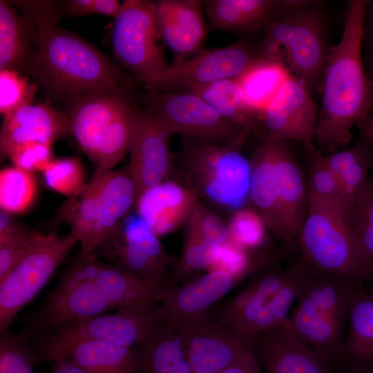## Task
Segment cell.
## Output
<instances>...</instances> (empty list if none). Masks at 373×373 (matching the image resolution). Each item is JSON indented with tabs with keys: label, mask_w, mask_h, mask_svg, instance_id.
I'll list each match as a JSON object with an SVG mask.
<instances>
[{
	"label": "cell",
	"mask_w": 373,
	"mask_h": 373,
	"mask_svg": "<svg viewBox=\"0 0 373 373\" xmlns=\"http://www.w3.org/2000/svg\"><path fill=\"white\" fill-rule=\"evenodd\" d=\"M39 235L24 228L18 234L0 243V281L28 254Z\"/></svg>",
	"instance_id": "cell-46"
},
{
	"label": "cell",
	"mask_w": 373,
	"mask_h": 373,
	"mask_svg": "<svg viewBox=\"0 0 373 373\" xmlns=\"http://www.w3.org/2000/svg\"><path fill=\"white\" fill-rule=\"evenodd\" d=\"M102 172L95 171L90 180L79 191L69 196L59 209L56 224H68L81 244L79 254L86 255L97 219Z\"/></svg>",
	"instance_id": "cell-31"
},
{
	"label": "cell",
	"mask_w": 373,
	"mask_h": 373,
	"mask_svg": "<svg viewBox=\"0 0 373 373\" xmlns=\"http://www.w3.org/2000/svg\"><path fill=\"white\" fill-rule=\"evenodd\" d=\"M128 102L121 87L88 95L68 104L70 132L93 162L104 133Z\"/></svg>",
	"instance_id": "cell-22"
},
{
	"label": "cell",
	"mask_w": 373,
	"mask_h": 373,
	"mask_svg": "<svg viewBox=\"0 0 373 373\" xmlns=\"http://www.w3.org/2000/svg\"><path fill=\"white\" fill-rule=\"evenodd\" d=\"M309 0H207L204 13L213 28L230 32L263 30L274 19Z\"/></svg>",
	"instance_id": "cell-21"
},
{
	"label": "cell",
	"mask_w": 373,
	"mask_h": 373,
	"mask_svg": "<svg viewBox=\"0 0 373 373\" xmlns=\"http://www.w3.org/2000/svg\"><path fill=\"white\" fill-rule=\"evenodd\" d=\"M242 280L224 271L211 270L179 285H172L160 303L159 323L175 329L208 314L210 308Z\"/></svg>",
	"instance_id": "cell-16"
},
{
	"label": "cell",
	"mask_w": 373,
	"mask_h": 373,
	"mask_svg": "<svg viewBox=\"0 0 373 373\" xmlns=\"http://www.w3.org/2000/svg\"><path fill=\"white\" fill-rule=\"evenodd\" d=\"M347 325L343 350L338 357L373 372V287L357 289Z\"/></svg>",
	"instance_id": "cell-28"
},
{
	"label": "cell",
	"mask_w": 373,
	"mask_h": 373,
	"mask_svg": "<svg viewBox=\"0 0 373 373\" xmlns=\"http://www.w3.org/2000/svg\"><path fill=\"white\" fill-rule=\"evenodd\" d=\"M298 237L300 260L314 272L338 275L358 289L365 287L355 238L344 213L309 204Z\"/></svg>",
	"instance_id": "cell-6"
},
{
	"label": "cell",
	"mask_w": 373,
	"mask_h": 373,
	"mask_svg": "<svg viewBox=\"0 0 373 373\" xmlns=\"http://www.w3.org/2000/svg\"><path fill=\"white\" fill-rule=\"evenodd\" d=\"M242 144H209L182 137L180 153L184 184L221 211H235L249 201L251 163Z\"/></svg>",
	"instance_id": "cell-4"
},
{
	"label": "cell",
	"mask_w": 373,
	"mask_h": 373,
	"mask_svg": "<svg viewBox=\"0 0 373 373\" xmlns=\"http://www.w3.org/2000/svg\"><path fill=\"white\" fill-rule=\"evenodd\" d=\"M321 1H311L271 21L258 44L264 55L283 61L313 94L319 90L329 46Z\"/></svg>",
	"instance_id": "cell-5"
},
{
	"label": "cell",
	"mask_w": 373,
	"mask_h": 373,
	"mask_svg": "<svg viewBox=\"0 0 373 373\" xmlns=\"http://www.w3.org/2000/svg\"><path fill=\"white\" fill-rule=\"evenodd\" d=\"M95 0H70L64 3L66 11L74 16L94 14Z\"/></svg>",
	"instance_id": "cell-52"
},
{
	"label": "cell",
	"mask_w": 373,
	"mask_h": 373,
	"mask_svg": "<svg viewBox=\"0 0 373 373\" xmlns=\"http://www.w3.org/2000/svg\"><path fill=\"white\" fill-rule=\"evenodd\" d=\"M220 373H262L254 350Z\"/></svg>",
	"instance_id": "cell-50"
},
{
	"label": "cell",
	"mask_w": 373,
	"mask_h": 373,
	"mask_svg": "<svg viewBox=\"0 0 373 373\" xmlns=\"http://www.w3.org/2000/svg\"><path fill=\"white\" fill-rule=\"evenodd\" d=\"M347 319L296 305L289 316L296 337L307 347L332 362L342 353Z\"/></svg>",
	"instance_id": "cell-25"
},
{
	"label": "cell",
	"mask_w": 373,
	"mask_h": 373,
	"mask_svg": "<svg viewBox=\"0 0 373 373\" xmlns=\"http://www.w3.org/2000/svg\"><path fill=\"white\" fill-rule=\"evenodd\" d=\"M53 362L50 373H86L68 358H59Z\"/></svg>",
	"instance_id": "cell-54"
},
{
	"label": "cell",
	"mask_w": 373,
	"mask_h": 373,
	"mask_svg": "<svg viewBox=\"0 0 373 373\" xmlns=\"http://www.w3.org/2000/svg\"><path fill=\"white\" fill-rule=\"evenodd\" d=\"M317 118L312 93L289 75L260 113L253 131L260 140L299 142L311 155L318 151L314 144Z\"/></svg>",
	"instance_id": "cell-13"
},
{
	"label": "cell",
	"mask_w": 373,
	"mask_h": 373,
	"mask_svg": "<svg viewBox=\"0 0 373 373\" xmlns=\"http://www.w3.org/2000/svg\"><path fill=\"white\" fill-rule=\"evenodd\" d=\"M193 212L208 243L213 246H220L229 241L227 224L199 198L193 207Z\"/></svg>",
	"instance_id": "cell-48"
},
{
	"label": "cell",
	"mask_w": 373,
	"mask_h": 373,
	"mask_svg": "<svg viewBox=\"0 0 373 373\" xmlns=\"http://www.w3.org/2000/svg\"><path fill=\"white\" fill-rule=\"evenodd\" d=\"M264 59H270L263 54L258 41L240 40L193 58L173 61L144 84L149 90L157 92L190 90L221 79L238 77Z\"/></svg>",
	"instance_id": "cell-11"
},
{
	"label": "cell",
	"mask_w": 373,
	"mask_h": 373,
	"mask_svg": "<svg viewBox=\"0 0 373 373\" xmlns=\"http://www.w3.org/2000/svg\"><path fill=\"white\" fill-rule=\"evenodd\" d=\"M122 8L117 0H95L94 14L116 18Z\"/></svg>",
	"instance_id": "cell-53"
},
{
	"label": "cell",
	"mask_w": 373,
	"mask_h": 373,
	"mask_svg": "<svg viewBox=\"0 0 373 373\" xmlns=\"http://www.w3.org/2000/svg\"><path fill=\"white\" fill-rule=\"evenodd\" d=\"M175 329L192 373H220L254 350L251 341L208 314Z\"/></svg>",
	"instance_id": "cell-14"
},
{
	"label": "cell",
	"mask_w": 373,
	"mask_h": 373,
	"mask_svg": "<svg viewBox=\"0 0 373 373\" xmlns=\"http://www.w3.org/2000/svg\"><path fill=\"white\" fill-rule=\"evenodd\" d=\"M31 40L22 19L9 2L0 1V70L21 73L30 66Z\"/></svg>",
	"instance_id": "cell-33"
},
{
	"label": "cell",
	"mask_w": 373,
	"mask_h": 373,
	"mask_svg": "<svg viewBox=\"0 0 373 373\" xmlns=\"http://www.w3.org/2000/svg\"><path fill=\"white\" fill-rule=\"evenodd\" d=\"M50 144L28 142L15 148L8 157L15 166L32 173L44 171L52 160Z\"/></svg>",
	"instance_id": "cell-47"
},
{
	"label": "cell",
	"mask_w": 373,
	"mask_h": 373,
	"mask_svg": "<svg viewBox=\"0 0 373 373\" xmlns=\"http://www.w3.org/2000/svg\"><path fill=\"white\" fill-rule=\"evenodd\" d=\"M276 141L260 140L250 160L249 201L275 238L279 233L276 175Z\"/></svg>",
	"instance_id": "cell-26"
},
{
	"label": "cell",
	"mask_w": 373,
	"mask_h": 373,
	"mask_svg": "<svg viewBox=\"0 0 373 373\" xmlns=\"http://www.w3.org/2000/svg\"><path fill=\"white\" fill-rule=\"evenodd\" d=\"M37 85L30 84L28 78L17 71L0 70V112L8 115L17 109L32 104Z\"/></svg>",
	"instance_id": "cell-45"
},
{
	"label": "cell",
	"mask_w": 373,
	"mask_h": 373,
	"mask_svg": "<svg viewBox=\"0 0 373 373\" xmlns=\"http://www.w3.org/2000/svg\"><path fill=\"white\" fill-rule=\"evenodd\" d=\"M365 282L373 283V178L358 203L348 213Z\"/></svg>",
	"instance_id": "cell-39"
},
{
	"label": "cell",
	"mask_w": 373,
	"mask_h": 373,
	"mask_svg": "<svg viewBox=\"0 0 373 373\" xmlns=\"http://www.w3.org/2000/svg\"><path fill=\"white\" fill-rule=\"evenodd\" d=\"M371 287H373V285H372Z\"/></svg>",
	"instance_id": "cell-57"
},
{
	"label": "cell",
	"mask_w": 373,
	"mask_h": 373,
	"mask_svg": "<svg viewBox=\"0 0 373 373\" xmlns=\"http://www.w3.org/2000/svg\"><path fill=\"white\" fill-rule=\"evenodd\" d=\"M276 175L279 216L277 239L287 243L298 236L308 211L307 181L288 142L276 141Z\"/></svg>",
	"instance_id": "cell-20"
},
{
	"label": "cell",
	"mask_w": 373,
	"mask_h": 373,
	"mask_svg": "<svg viewBox=\"0 0 373 373\" xmlns=\"http://www.w3.org/2000/svg\"><path fill=\"white\" fill-rule=\"evenodd\" d=\"M156 22L153 1L126 0L115 19L112 44L120 64L145 84L169 64Z\"/></svg>",
	"instance_id": "cell-9"
},
{
	"label": "cell",
	"mask_w": 373,
	"mask_h": 373,
	"mask_svg": "<svg viewBox=\"0 0 373 373\" xmlns=\"http://www.w3.org/2000/svg\"><path fill=\"white\" fill-rule=\"evenodd\" d=\"M332 373H373L361 367L337 358L332 362Z\"/></svg>",
	"instance_id": "cell-56"
},
{
	"label": "cell",
	"mask_w": 373,
	"mask_h": 373,
	"mask_svg": "<svg viewBox=\"0 0 373 373\" xmlns=\"http://www.w3.org/2000/svg\"><path fill=\"white\" fill-rule=\"evenodd\" d=\"M149 91L145 111L155 117L171 135L178 134L204 143L242 145L249 133L223 117L191 91Z\"/></svg>",
	"instance_id": "cell-8"
},
{
	"label": "cell",
	"mask_w": 373,
	"mask_h": 373,
	"mask_svg": "<svg viewBox=\"0 0 373 373\" xmlns=\"http://www.w3.org/2000/svg\"><path fill=\"white\" fill-rule=\"evenodd\" d=\"M361 55L366 75L373 88V0H367L363 20Z\"/></svg>",
	"instance_id": "cell-49"
},
{
	"label": "cell",
	"mask_w": 373,
	"mask_h": 373,
	"mask_svg": "<svg viewBox=\"0 0 373 373\" xmlns=\"http://www.w3.org/2000/svg\"><path fill=\"white\" fill-rule=\"evenodd\" d=\"M160 318L159 306L155 305L66 321L45 333L39 341L34 348L37 363L61 358L70 346L86 341L135 347L147 338Z\"/></svg>",
	"instance_id": "cell-7"
},
{
	"label": "cell",
	"mask_w": 373,
	"mask_h": 373,
	"mask_svg": "<svg viewBox=\"0 0 373 373\" xmlns=\"http://www.w3.org/2000/svg\"><path fill=\"white\" fill-rule=\"evenodd\" d=\"M184 226V245L171 280L173 285L191 281L199 277L198 274L203 270L209 271L216 258L218 246L207 242L193 210Z\"/></svg>",
	"instance_id": "cell-36"
},
{
	"label": "cell",
	"mask_w": 373,
	"mask_h": 373,
	"mask_svg": "<svg viewBox=\"0 0 373 373\" xmlns=\"http://www.w3.org/2000/svg\"><path fill=\"white\" fill-rule=\"evenodd\" d=\"M0 373H35L37 356L25 334L0 333Z\"/></svg>",
	"instance_id": "cell-42"
},
{
	"label": "cell",
	"mask_w": 373,
	"mask_h": 373,
	"mask_svg": "<svg viewBox=\"0 0 373 373\" xmlns=\"http://www.w3.org/2000/svg\"><path fill=\"white\" fill-rule=\"evenodd\" d=\"M77 242L71 231L64 236L39 233L28 254L0 281V333L41 291Z\"/></svg>",
	"instance_id": "cell-10"
},
{
	"label": "cell",
	"mask_w": 373,
	"mask_h": 373,
	"mask_svg": "<svg viewBox=\"0 0 373 373\" xmlns=\"http://www.w3.org/2000/svg\"><path fill=\"white\" fill-rule=\"evenodd\" d=\"M198 199L184 184L171 179L143 193L135 207L137 213L159 237L184 224Z\"/></svg>",
	"instance_id": "cell-23"
},
{
	"label": "cell",
	"mask_w": 373,
	"mask_h": 373,
	"mask_svg": "<svg viewBox=\"0 0 373 373\" xmlns=\"http://www.w3.org/2000/svg\"><path fill=\"white\" fill-rule=\"evenodd\" d=\"M309 163L307 179L308 205L327 206L347 216L338 180L320 151L308 155Z\"/></svg>",
	"instance_id": "cell-40"
},
{
	"label": "cell",
	"mask_w": 373,
	"mask_h": 373,
	"mask_svg": "<svg viewBox=\"0 0 373 373\" xmlns=\"http://www.w3.org/2000/svg\"><path fill=\"white\" fill-rule=\"evenodd\" d=\"M252 345L267 373H332V362L296 337L289 318L280 326L255 336Z\"/></svg>",
	"instance_id": "cell-17"
},
{
	"label": "cell",
	"mask_w": 373,
	"mask_h": 373,
	"mask_svg": "<svg viewBox=\"0 0 373 373\" xmlns=\"http://www.w3.org/2000/svg\"><path fill=\"white\" fill-rule=\"evenodd\" d=\"M191 91L227 119L253 131L260 113L245 101L236 78L224 79L194 88Z\"/></svg>",
	"instance_id": "cell-34"
},
{
	"label": "cell",
	"mask_w": 373,
	"mask_h": 373,
	"mask_svg": "<svg viewBox=\"0 0 373 373\" xmlns=\"http://www.w3.org/2000/svg\"><path fill=\"white\" fill-rule=\"evenodd\" d=\"M36 193L37 182L31 173L16 166L1 171V210L10 214L24 212L33 202Z\"/></svg>",
	"instance_id": "cell-41"
},
{
	"label": "cell",
	"mask_w": 373,
	"mask_h": 373,
	"mask_svg": "<svg viewBox=\"0 0 373 373\" xmlns=\"http://www.w3.org/2000/svg\"><path fill=\"white\" fill-rule=\"evenodd\" d=\"M290 75L280 61L264 59L237 77L247 104L260 113Z\"/></svg>",
	"instance_id": "cell-35"
},
{
	"label": "cell",
	"mask_w": 373,
	"mask_h": 373,
	"mask_svg": "<svg viewBox=\"0 0 373 373\" xmlns=\"http://www.w3.org/2000/svg\"><path fill=\"white\" fill-rule=\"evenodd\" d=\"M24 228L17 223L10 216V213L0 211V243L20 233Z\"/></svg>",
	"instance_id": "cell-51"
},
{
	"label": "cell",
	"mask_w": 373,
	"mask_h": 373,
	"mask_svg": "<svg viewBox=\"0 0 373 373\" xmlns=\"http://www.w3.org/2000/svg\"><path fill=\"white\" fill-rule=\"evenodd\" d=\"M135 348L137 373H192L175 329L157 323Z\"/></svg>",
	"instance_id": "cell-29"
},
{
	"label": "cell",
	"mask_w": 373,
	"mask_h": 373,
	"mask_svg": "<svg viewBox=\"0 0 373 373\" xmlns=\"http://www.w3.org/2000/svg\"><path fill=\"white\" fill-rule=\"evenodd\" d=\"M93 254L131 276L156 281L168 280L173 260L137 213L126 215Z\"/></svg>",
	"instance_id": "cell-12"
},
{
	"label": "cell",
	"mask_w": 373,
	"mask_h": 373,
	"mask_svg": "<svg viewBox=\"0 0 373 373\" xmlns=\"http://www.w3.org/2000/svg\"><path fill=\"white\" fill-rule=\"evenodd\" d=\"M367 0L348 1L343 32L329 46L320 85L316 142L323 154L346 148L354 126L372 115L373 88L361 55L362 26Z\"/></svg>",
	"instance_id": "cell-1"
},
{
	"label": "cell",
	"mask_w": 373,
	"mask_h": 373,
	"mask_svg": "<svg viewBox=\"0 0 373 373\" xmlns=\"http://www.w3.org/2000/svg\"><path fill=\"white\" fill-rule=\"evenodd\" d=\"M170 280L131 276L100 262L93 254L81 255L61 276L44 305L33 315V327L49 331L71 320L99 315L108 309L146 307L160 303Z\"/></svg>",
	"instance_id": "cell-2"
},
{
	"label": "cell",
	"mask_w": 373,
	"mask_h": 373,
	"mask_svg": "<svg viewBox=\"0 0 373 373\" xmlns=\"http://www.w3.org/2000/svg\"><path fill=\"white\" fill-rule=\"evenodd\" d=\"M63 357L68 358L86 373H137L138 369L135 347L105 341L77 343Z\"/></svg>",
	"instance_id": "cell-30"
},
{
	"label": "cell",
	"mask_w": 373,
	"mask_h": 373,
	"mask_svg": "<svg viewBox=\"0 0 373 373\" xmlns=\"http://www.w3.org/2000/svg\"><path fill=\"white\" fill-rule=\"evenodd\" d=\"M294 271V266L286 269L271 263L255 273L258 286L252 300L242 312L225 325L242 338L249 340L247 335L249 329L257 316L289 280Z\"/></svg>",
	"instance_id": "cell-38"
},
{
	"label": "cell",
	"mask_w": 373,
	"mask_h": 373,
	"mask_svg": "<svg viewBox=\"0 0 373 373\" xmlns=\"http://www.w3.org/2000/svg\"><path fill=\"white\" fill-rule=\"evenodd\" d=\"M356 127L360 131V137H363L370 142L372 170L373 171V115H371L364 120L361 121Z\"/></svg>",
	"instance_id": "cell-55"
},
{
	"label": "cell",
	"mask_w": 373,
	"mask_h": 373,
	"mask_svg": "<svg viewBox=\"0 0 373 373\" xmlns=\"http://www.w3.org/2000/svg\"><path fill=\"white\" fill-rule=\"evenodd\" d=\"M136 120V111L129 101L122 108L104 133L94 163L95 171L111 170L129 151Z\"/></svg>",
	"instance_id": "cell-37"
},
{
	"label": "cell",
	"mask_w": 373,
	"mask_h": 373,
	"mask_svg": "<svg viewBox=\"0 0 373 373\" xmlns=\"http://www.w3.org/2000/svg\"><path fill=\"white\" fill-rule=\"evenodd\" d=\"M43 173L46 185L64 195L71 196L85 185L84 170L77 157L52 160Z\"/></svg>",
	"instance_id": "cell-44"
},
{
	"label": "cell",
	"mask_w": 373,
	"mask_h": 373,
	"mask_svg": "<svg viewBox=\"0 0 373 373\" xmlns=\"http://www.w3.org/2000/svg\"><path fill=\"white\" fill-rule=\"evenodd\" d=\"M135 204V189L127 168L102 172L97 219L86 254L93 253Z\"/></svg>",
	"instance_id": "cell-24"
},
{
	"label": "cell",
	"mask_w": 373,
	"mask_h": 373,
	"mask_svg": "<svg viewBox=\"0 0 373 373\" xmlns=\"http://www.w3.org/2000/svg\"><path fill=\"white\" fill-rule=\"evenodd\" d=\"M358 288L332 274H317L306 285L298 305L347 319Z\"/></svg>",
	"instance_id": "cell-32"
},
{
	"label": "cell",
	"mask_w": 373,
	"mask_h": 373,
	"mask_svg": "<svg viewBox=\"0 0 373 373\" xmlns=\"http://www.w3.org/2000/svg\"><path fill=\"white\" fill-rule=\"evenodd\" d=\"M153 3L160 37L175 55L174 61L196 52L207 35L203 1L159 0Z\"/></svg>",
	"instance_id": "cell-19"
},
{
	"label": "cell",
	"mask_w": 373,
	"mask_h": 373,
	"mask_svg": "<svg viewBox=\"0 0 373 373\" xmlns=\"http://www.w3.org/2000/svg\"><path fill=\"white\" fill-rule=\"evenodd\" d=\"M323 155L338 180L348 215L361 200L370 180V142L360 137L352 147Z\"/></svg>",
	"instance_id": "cell-27"
},
{
	"label": "cell",
	"mask_w": 373,
	"mask_h": 373,
	"mask_svg": "<svg viewBox=\"0 0 373 373\" xmlns=\"http://www.w3.org/2000/svg\"><path fill=\"white\" fill-rule=\"evenodd\" d=\"M31 42L35 46L32 73L49 93L68 104L122 86V73L103 53L57 25L40 30Z\"/></svg>",
	"instance_id": "cell-3"
},
{
	"label": "cell",
	"mask_w": 373,
	"mask_h": 373,
	"mask_svg": "<svg viewBox=\"0 0 373 373\" xmlns=\"http://www.w3.org/2000/svg\"><path fill=\"white\" fill-rule=\"evenodd\" d=\"M70 131L66 115L45 104L27 105L3 116L0 132L1 158L8 157L17 146L37 142L52 145Z\"/></svg>",
	"instance_id": "cell-18"
},
{
	"label": "cell",
	"mask_w": 373,
	"mask_h": 373,
	"mask_svg": "<svg viewBox=\"0 0 373 373\" xmlns=\"http://www.w3.org/2000/svg\"><path fill=\"white\" fill-rule=\"evenodd\" d=\"M227 226L229 241L249 251L262 245L267 227L258 211L246 207L233 212Z\"/></svg>",
	"instance_id": "cell-43"
},
{
	"label": "cell",
	"mask_w": 373,
	"mask_h": 373,
	"mask_svg": "<svg viewBox=\"0 0 373 373\" xmlns=\"http://www.w3.org/2000/svg\"><path fill=\"white\" fill-rule=\"evenodd\" d=\"M171 133L151 114L136 111L126 167L135 189L136 202L148 190L171 180Z\"/></svg>",
	"instance_id": "cell-15"
}]
</instances>
